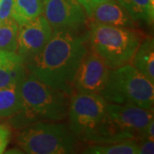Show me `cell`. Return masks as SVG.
Wrapping results in <instances>:
<instances>
[{
  "label": "cell",
  "mask_w": 154,
  "mask_h": 154,
  "mask_svg": "<svg viewBox=\"0 0 154 154\" xmlns=\"http://www.w3.org/2000/svg\"><path fill=\"white\" fill-rule=\"evenodd\" d=\"M87 51L85 38L78 32L56 30L43 50L25 66L42 82L70 96L75 76Z\"/></svg>",
  "instance_id": "6da1fadb"
},
{
  "label": "cell",
  "mask_w": 154,
  "mask_h": 154,
  "mask_svg": "<svg viewBox=\"0 0 154 154\" xmlns=\"http://www.w3.org/2000/svg\"><path fill=\"white\" fill-rule=\"evenodd\" d=\"M22 109L11 116L13 127L22 129L40 120L61 121L69 112V95L51 88L28 73L19 83Z\"/></svg>",
  "instance_id": "7a4b0ae2"
},
{
  "label": "cell",
  "mask_w": 154,
  "mask_h": 154,
  "mask_svg": "<svg viewBox=\"0 0 154 154\" xmlns=\"http://www.w3.org/2000/svg\"><path fill=\"white\" fill-rule=\"evenodd\" d=\"M89 41L92 49L110 69L128 64L144 38L143 33L134 28H121L93 22Z\"/></svg>",
  "instance_id": "3957f363"
},
{
  "label": "cell",
  "mask_w": 154,
  "mask_h": 154,
  "mask_svg": "<svg viewBox=\"0 0 154 154\" xmlns=\"http://www.w3.org/2000/svg\"><path fill=\"white\" fill-rule=\"evenodd\" d=\"M152 119V110L131 104H107L105 116L92 142L107 144L139 139Z\"/></svg>",
  "instance_id": "277c9868"
},
{
  "label": "cell",
  "mask_w": 154,
  "mask_h": 154,
  "mask_svg": "<svg viewBox=\"0 0 154 154\" xmlns=\"http://www.w3.org/2000/svg\"><path fill=\"white\" fill-rule=\"evenodd\" d=\"M100 94L110 103L131 104L146 110L153 108V83L130 64L110 70Z\"/></svg>",
  "instance_id": "5b68a950"
},
{
  "label": "cell",
  "mask_w": 154,
  "mask_h": 154,
  "mask_svg": "<svg viewBox=\"0 0 154 154\" xmlns=\"http://www.w3.org/2000/svg\"><path fill=\"white\" fill-rule=\"evenodd\" d=\"M75 137L63 124L38 121L22 128L17 142L26 153H71L76 142Z\"/></svg>",
  "instance_id": "8992f818"
},
{
  "label": "cell",
  "mask_w": 154,
  "mask_h": 154,
  "mask_svg": "<svg viewBox=\"0 0 154 154\" xmlns=\"http://www.w3.org/2000/svg\"><path fill=\"white\" fill-rule=\"evenodd\" d=\"M107 104L99 94H74L68 112L74 135L82 140L92 142L105 116Z\"/></svg>",
  "instance_id": "52a82bcc"
},
{
  "label": "cell",
  "mask_w": 154,
  "mask_h": 154,
  "mask_svg": "<svg viewBox=\"0 0 154 154\" xmlns=\"http://www.w3.org/2000/svg\"><path fill=\"white\" fill-rule=\"evenodd\" d=\"M43 13L53 31L78 32L87 22L86 12L76 0H43Z\"/></svg>",
  "instance_id": "ba28073f"
},
{
  "label": "cell",
  "mask_w": 154,
  "mask_h": 154,
  "mask_svg": "<svg viewBox=\"0 0 154 154\" xmlns=\"http://www.w3.org/2000/svg\"><path fill=\"white\" fill-rule=\"evenodd\" d=\"M110 69L94 50L86 53L74 80V91L99 94L105 88Z\"/></svg>",
  "instance_id": "9c48e42d"
},
{
  "label": "cell",
  "mask_w": 154,
  "mask_h": 154,
  "mask_svg": "<svg viewBox=\"0 0 154 154\" xmlns=\"http://www.w3.org/2000/svg\"><path fill=\"white\" fill-rule=\"evenodd\" d=\"M52 35V28L43 16L19 25L17 54L24 63L31 60L47 44Z\"/></svg>",
  "instance_id": "30bf717a"
},
{
  "label": "cell",
  "mask_w": 154,
  "mask_h": 154,
  "mask_svg": "<svg viewBox=\"0 0 154 154\" xmlns=\"http://www.w3.org/2000/svg\"><path fill=\"white\" fill-rule=\"evenodd\" d=\"M90 18L94 22L105 23L121 28H134L135 22L117 0H108L96 6Z\"/></svg>",
  "instance_id": "8fae6325"
},
{
  "label": "cell",
  "mask_w": 154,
  "mask_h": 154,
  "mask_svg": "<svg viewBox=\"0 0 154 154\" xmlns=\"http://www.w3.org/2000/svg\"><path fill=\"white\" fill-rule=\"evenodd\" d=\"M27 74L25 63L18 54L0 50V88L19 84Z\"/></svg>",
  "instance_id": "7c38bea8"
},
{
  "label": "cell",
  "mask_w": 154,
  "mask_h": 154,
  "mask_svg": "<svg viewBox=\"0 0 154 154\" xmlns=\"http://www.w3.org/2000/svg\"><path fill=\"white\" fill-rule=\"evenodd\" d=\"M134 65L154 83V42L152 37L142 39L133 58Z\"/></svg>",
  "instance_id": "4fadbf2b"
},
{
  "label": "cell",
  "mask_w": 154,
  "mask_h": 154,
  "mask_svg": "<svg viewBox=\"0 0 154 154\" xmlns=\"http://www.w3.org/2000/svg\"><path fill=\"white\" fill-rule=\"evenodd\" d=\"M43 14V0H15L12 19L18 25L33 21Z\"/></svg>",
  "instance_id": "5bb4252c"
},
{
  "label": "cell",
  "mask_w": 154,
  "mask_h": 154,
  "mask_svg": "<svg viewBox=\"0 0 154 154\" xmlns=\"http://www.w3.org/2000/svg\"><path fill=\"white\" fill-rule=\"evenodd\" d=\"M22 109L19 84L0 88V117H11Z\"/></svg>",
  "instance_id": "9a60e30c"
},
{
  "label": "cell",
  "mask_w": 154,
  "mask_h": 154,
  "mask_svg": "<svg viewBox=\"0 0 154 154\" xmlns=\"http://www.w3.org/2000/svg\"><path fill=\"white\" fill-rule=\"evenodd\" d=\"M140 147L136 140H124L117 142L107 143L104 146H93L84 151L91 154H137Z\"/></svg>",
  "instance_id": "2e32d148"
},
{
  "label": "cell",
  "mask_w": 154,
  "mask_h": 154,
  "mask_svg": "<svg viewBox=\"0 0 154 154\" xmlns=\"http://www.w3.org/2000/svg\"><path fill=\"white\" fill-rule=\"evenodd\" d=\"M134 22L142 21L152 24L153 22L154 10L150 0H117Z\"/></svg>",
  "instance_id": "e0dca14e"
},
{
  "label": "cell",
  "mask_w": 154,
  "mask_h": 154,
  "mask_svg": "<svg viewBox=\"0 0 154 154\" xmlns=\"http://www.w3.org/2000/svg\"><path fill=\"white\" fill-rule=\"evenodd\" d=\"M18 45V24L12 18L0 21V50L17 51Z\"/></svg>",
  "instance_id": "ac0fdd59"
},
{
  "label": "cell",
  "mask_w": 154,
  "mask_h": 154,
  "mask_svg": "<svg viewBox=\"0 0 154 154\" xmlns=\"http://www.w3.org/2000/svg\"><path fill=\"white\" fill-rule=\"evenodd\" d=\"M15 0H0V21L12 18Z\"/></svg>",
  "instance_id": "d6986e66"
},
{
  "label": "cell",
  "mask_w": 154,
  "mask_h": 154,
  "mask_svg": "<svg viewBox=\"0 0 154 154\" xmlns=\"http://www.w3.org/2000/svg\"><path fill=\"white\" fill-rule=\"evenodd\" d=\"M11 140V130L9 128L0 124V154L4 153Z\"/></svg>",
  "instance_id": "ffe728a7"
},
{
  "label": "cell",
  "mask_w": 154,
  "mask_h": 154,
  "mask_svg": "<svg viewBox=\"0 0 154 154\" xmlns=\"http://www.w3.org/2000/svg\"><path fill=\"white\" fill-rule=\"evenodd\" d=\"M139 153L140 154H152L154 152L153 140L146 138H140L139 139Z\"/></svg>",
  "instance_id": "44dd1931"
},
{
  "label": "cell",
  "mask_w": 154,
  "mask_h": 154,
  "mask_svg": "<svg viewBox=\"0 0 154 154\" xmlns=\"http://www.w3.org/2000/svg\"><path fill=\"white\" fill-rule=\"evenodd\" d=\"M76 1L82 6L86 14L90 17L92 15V12L96 6H98L101 3H104L108 0H76Z\"/></svg>",
  "instance_id": "7402d4cb"
},
{
  "label": "cell",
  "mask_w": 154,
  "mask_h": 154,
  "mask_svg": "<svg viewBox=\"0 0 154 154\" xmlns=\"http://www.w3.org/2000/svg\"><path fill=\"white\" fill-rule=\"evenodd\" d=\"M150 5H151L152 9L154 10V0H150Z\"/></svg>",
  "instance_id": "603a6c76"
}]
</instances>
